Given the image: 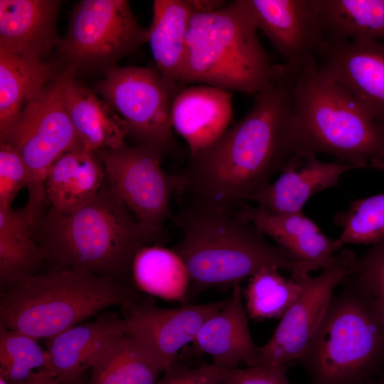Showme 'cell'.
Here are the masks:
<instances>
[{
  "label": "cell",
  "mask_w": 384,
  "mask_h": 384,
  "mask_svg": "<svg viewBox=\"0 0 384 384\" xmlns=\"http://www.w3.org/2000/svg\"><path fill=\"white\" fill-rule=\"evenodd\" d=\"M294 75L284 65H275L247 113L209 146L189 156L178 174L185 201L234 208L271 183L299 151Z\"/></svg>",
  "instance_id": "obj_1"
},
{
  "label": "cell",
  "mask_w": 384,
  "mask_h": 384,
  "mask_svg": "<svg viewBox=\"0 0 384 384\" xmlns=\"http://www.w3.org/2000/svg\"><path fill=\"white\" fill-rule=\"evenodd\" d=\"M175 220L181 238L173 250L183 260L191 280L186 304L206 289L240 284L265 267H277L292 277L319 270L268 242L237 207L184 201Z\"/></svg>",
  "instance_id": "obj_2"
},
{
  "label": "cell",
  "mask_w": 384,
  "mask_h": 384,
  "mask_svg": "<svg viewBox=\"0 0 384 384\" xmlns=\"http://www.w3.org/2000/svg\"><path fill=\"white\" fill-rule=\"evenodd\" d=\"M34 238L53 268L82 270L127 284L136 254L156 243L107 179L80 209L64 213L50 208Z\"/></svg>",
  "instance_id": "obj_3"
},
{
  "label": "cell",
  "mask_w": 384,
  "mask_h": 384,
  "mask_svg": "<svg viewBox=\"0 0 384 384\" xmlns=\"http://www.w3.org/2000/svg\"><path fill=\"white\" fill-rule=\"evenodd\" d=\"M137 294L130 284L82 270L52 268L1 289L0 324L47 339Z\"/></svg>",
  "instance_id": "obj_4"
},
{
  "label": "cell",
  "mask_w": 384,
  "mask_h": 384,
  "mask_svg": "<svg viewBox=\"0 0 384 384\" xmlns=\"http://www.w3.org/2000/svg\"><path fill=\"white\" fill-rule=\"evenodd\" d=\"M292 100L299 151L324 153L359 169L384 164V127L315 61L295 72Z\"/></svg>",
  "instance_id": "obj_5"
},
{
  "label": "cell",
  "mask_w": 384,
  "mask_h": 384,
  "mask_svg": "<svg viewBox=\"0 0 384 384\" xmlns=\"http://www.w3.org/2000/svg\"><path fill=\"white\" fill-rule=\"evenodd\" d=\"M299 360L311 384H365L384 371V319L351 274Z\"/></svg>",
  "instance_id": "obj_6"
},
{
  "label": "cell",
  "mask_w": 384,
  "mask_h": 384,
  "mask_svg": "<svg viewBox=\"0 0 384 384\" xmlns=\"http://www.w3.org/2000/svg\"><path fill=\"white\" fill-rule=\"evenodd\" d=\"M257 31L243 0L213 12H193L181 86L208 85L255 95L270 82L275 68Z\"/></svg>",
  "instance_id": "obj_7"
},
{
  "label": "cell",
  "mask_w": 384,
  "mask_h": 384,
  "mask_svg": "<svg viewBox=\"0 0 384 384\" xmlns=\"http://www.w3.org/2000/svg\"><path fill=\"white\" fill-rule=\"evenodd\" d=\"M106 178L134 215L141 227L154 240L164 239V225L172 216L171 200L179 191L178 174H169L161 167L164 153L144 144L95 152Z\"/></svg>",
  "instance_id": "obj_8"
},
{
  "label": "cell",
  "mask_w": 384,
  "mask_h": 384,
  "mask_svg": "<svg viewBox=\"0 0 384 384\" xmlns=\"http://www.w3.org/2000/svg\"><path fill=\"white\" fill-rule=\"evenodd\" d=\"M147 43L127 0H82L73 8L60 54L75 68L113 64Z\"/></svg>",
  "instance_id": "obj_9"
},
{
  "label": "cell",
  "mask_w": 384,
  "mask_h": 384,
  "mask_svg": "<svg viewBox=\"0 0 384 384\" xmlns=\"http://www.w3.org/2000/svg\"><path fill=\"white\" fill-rule=\"evenodd\" d=\"M97 90L124 121L128 135L139 144L156 147L164 154L174 147V96L158 70L113 66L97 83Z\"/></svg>",
  "instance_id": "obj_10"
},
{
  "label": "cell",
  "mask_w": 384,
  "mask_h": 384,
  "mask_svg": "<svg viewBox=\"0 0 384 384\" xmlns=\"http://www.w3.org/2000/svg\"><path fill=\"white\" fill-rule=\"evenodd\" d=\"M67 68L24 107L1 137L19 153L30 174L28 188H43L47 173L65 153L81 147L68 115L63 96Z\"/></svg>",
  "instance_id": "obj_11"
},
{
  "label": "cell",
  "mask_w": 384,
  "mask_h": 384,
  "mask_svg": "<svg viewBox=\"0 0 384 384\" xmlns=\"http://www.w3.org/2000/svg\"><path fill=\"white\" fill-rule=\"evenodd\" d=\"M356 260L353 252L343 250L319 275L301 277V294L260 347L261 364L290 367L299 361L326 314L335 288L354 272Z\"/></svg>",
  "instance_id": "obj_12"
},
{
  "label": "cell",
  "mask_w": 384,
  "mask_h": 384,
  "mask_svg": "<svg viewBox=\"0 0 384 384\" xmlns=\"http://www.w3.org/2000/svg\"><path fill=\"white\" fill-rule=\"evenodd\" d=\"M226 301L166 309L138 294L122 306V319L126 332L151 353L164 372L176 361L180 350L193 342L203 322Z\"/></svg>",
  "instance_id": "obj_13"
},
{
  "label": "cell",
  "mask_w": 384,
  "mask_h": 384,
  "mask_svg": "<svg viewBox=\"0 0 384 384\" xmlns=\"http://www.w3.org/2000/svg\"><path fill=\"white\" fill-rule=\"evenodd\" d=\"M254 23L294 71L317 61L325 41L313 0H243Z\"/></svg>",
  "instance_id": "obj_14"
},
{
  "label": "cell",
  "mask_w": 384,
  "mask_h": 384,
  "mask_svg": "<svg viewBox=\"0 0 384 384\" xmlns=\"http://www.w3.org/2000/svg\"><path fill=\"white\" fill-rule=\"evenodd\" d=\"M318 58L321 73L343 86L384 127V41L359 38L326 43Z\"/></svg>",
  "instance_id": "obj_15"
},
{
  "label": "cell",
  "mask_w": 384,
  "mask_h": 384,
  "mask_svg": "<svg viewBox=\"0 0 384 384\" xmlns=\"http://www.w3.org/2000/svg\"><path fill=\"white\" fill-rule=\"evenodd\" d=\"M316 154L309 151L296 152L283 166L277 179L250 201L272 213L300 212L314 195L336 186L345 172L359 169L338 161L324 162Z\"/></svg>",
  "instance_id": "obj_16"
},
{
  "label": "cell",
  "mask_w": 384,
  "mask_h": 384,
  "mask_svg": "<svg viewBox=\"0 0 384 384\" xmlns=\"http://www.w3.org/2000/svg\"><path fill=\"white\" fill-rule=\"evenodd\" d=\"M126 333L122 318L103 313L93 321L78 324L46 339V365L60 384L82 379L99 354Z\"/></svg>",
  "instance_id": "obj_17"
},
{
  "label": "cell",
  "mask_w": 384,
  "mask_h": 384,
  "mask_svg": "<svg viewBox=\"0 0 384 384\" xmlns=\"http://www.w3.org/2000/svg\"><path fill=\"white\" fill-rule=\"evenodd\" d=\"M242 289L236 284L223 307L201 326L192 342L194 349L210 356L211 364L222 369L237 368L240 363L260 365V347L252 339Z\"/></svg>",
  "instance_id": "obj_18"
},
{
  "label": "cell",
  "mask_w": 384,
  "mask_h": 384,
  "mask_svg": "<svg viewBox=\"0 0 384 384\" xmlns=\"http://www.w3.org/2000/svg\"><path fill=\"white\" fill-rule=\"evenodd\" d=\"M233 117L231 92L217 87L191 85L182 87L172 100V128L186 142L190 156L220 137Z\"/></svg>",
  "instance_id": "obj_19"
},
{
  "label": "cell",
  "mask_w": 384,
  "mask_h": 384,
  "mask_svg": "<svg viewBox=\"0 0 384 384\" xmlns=\"http://www.w3.org/2000/svg\"><path fill=\"white\" fill-rule=\"evenodd\" d=\"M238 213L293 260L316 265L319 270L329 266L338 250L329 239L302 211L272 213L262 207L242 203Z\"/></svg>",
  "instance_id": "obj_20"
},
{
  "label": "cell",
  "mask_w": 384,
  "mask_h": 384,
  "mask_svg": "<svg viewBox=\"0 0 384 384\" xmlns=\"http://www.w3.org/2000/svg\"><path fill=\"white\" fill-rule=\"evenodd\" d=\"M57 0H0V51L42 59L60 39Z\"/></svg>",
  "instance_id": "obj_21"
},
{
  "label": "cell",
  "mask_w": 384,
  "mask_h": 384,
  "mask_svg": "<svg viewBox=\"0 0 384 384\" xmlns=\"http://www.w3.org/2000/svg\"><path fill=\"white\" fill-rule=\"evenodd\" d=\"M63 87L65 107L81 146L96 152L125 145L124 121L103 99L74 80L76 68H67Z\"/></svg>",
  "instance_id": "obj_22"
},
{
  "label": "cell",
  "mask_w": 384,
  "mask_h": 384,
  "mask_svg": "<svg viewBox=\"0 0 384 384\" xmlns=\"http://www.w3.org/2000/svg\"><path fill=\"white\" fill-rule=\"evenodd\" d=\"M106 179L96 153L76 148L63 154L49 169L43 185L47 203L61 213L75 212L93 200Z\"/></svg>",
  "instance_id": "obj_23"
},
{
  "label": "cell",
  "mask_w": 384,
  "mask_h": 384,
  "mask_svg": "<svg viewBox=\"0 0 384 384\" xmlns=\"http://www.w3.org/2000/svg\"><path fill=\"white\" fill-rule=\"evenodd\" d=\"M193 11L187 0H154L147 43L157 70L174 97L181 90L186 38Z\"/></svg>",
  "instance_id": "obj_24"
},
{
  "label": "cell",
  "mask_w": 384,
  "mask_h": 384,
  "mask_svg": "<svg viewBox=\"0 0 384 384\" xmlns=\"http://www.w3.org/2000/svg\"><path fill=\"white\" fill-rule=\"evenodd\" d=\"M38 225L36 213L27 207L0 209L1 289L36 274L45 260L34 238Z\"/></svg>",
  "instance_id": "obj_25"
},
{
  "label": "cell",
  "mask_w": 384,
  "mask_h": 384,
  "mask_svg": "<svg viewBox=\"0 0 384 384\" xmlns=\"http://www.w3.org/2000/svg\"><path fill=\"white\" fill-rule=\"evenodd\" d=\"M55 76L42 59L0 51V137Z\"/></svg>",
  "instance_id": "obj_26"
},
{
  "label": "cell",
  "mask_w": 384,
  "mask_h": 384,
  "mask_svg": "<svg viewBox=\"0 0 384 384\" xmlns=\"http://www.w3.org/2000/svg\"><path fill=\"white\" fill-rule=\"evenodd\" d=\"M326 43L384 41V0H313Z\"/></svg>",
  "instance_id": "obj_27"
},
{
  "label": "cell",
  "mask_w": 384,
  "mask_h": 384,
  "mask_svg": "<svg viewBox=\"0 0 384 384\" xmlns=\"http://www.w3.org/2000/svg\"><path fill=\"white\" fill-rule=\"evenodd\" d=\"M132 279L140 291L186 304L190 275L183 260L173 249L158 245L142 247L134 258Z\"/></svg>",
  "instance_id": "obj_28"
},
{
  "label": "cell",
  "mask_w": 384,
  "mask_h": 384,
  "mask_svg": "<svg viewBox=\"0 0 384 384\" xmlns=\"http://www.w3.org/2000/svg\"><path fill=\"white\" fill-rule=\"evenodd\" d=\"M90 369L85 384H156L162 372L151 353L127 332L99 354Z\"/></svg>",
  "instance_id": "obj_29"
},
{
  "label": "cell",
  "mask_w": 384,
  "mask_h": 384,
  "mask_svg": "<svg viewBox=\"0 0 384 384\" xmlns=\"http://www.w3.org/2000/svg\"><path fill=\"white\" fill-rule=\"evenodd\" d=\"M301 277L287 279L277 267L263 268L250 277L242 292L248 317L255 321L281 319L302 291Z\"/></svg>",
  "instance_id": "obj_30"
},
{
  "label": "cell",
  "mask_w": 384,
  "mask_h": 384,
  "mask_svg": "<svg viewBox=\"0 0 384 384\" xmlns=\"http://www.w3.org/2000/svg\"><path fill=\"white\" fill-rule=\"evenodd\" d=\"M334 223L342 232L334 240L337 250L348 244L377 245L384 241V192L352 201Z\"/></svg>",
  "instance_id": "obj_31"
},
{
  "label": "cell",
  "mask_w": 384,
  "mask_h": 384,
  "mask_svg": "<svg viewBox=\"0 0 384 384\" xmlns=\"http://www.w3.org/2000/svg\"><path fill=\"white\" fill-rule=\"evenodd\" d=\"M47 356L38 339L0 324V378L19 384L36 368H45Z\"/></svg>",
  "instance_id": "obj_32"
},
{
  "label": "cell",
  "mask_w": 384,
  "mask_h": 384,
  "mask_svg": "<svg viewBox=\"0 0 384 384\" xmlns=\"http://www.w3.org/2000/svg\"><path fill=\"white\" fill-rule=\"evenodd\" d=\"M30 184V174L16 149L0 142V208L11 206L17 193Z\"/></svg>",
  "instance_id": "obj_33"
},
{
  "label": "cell",
  "mask_w": 384,
  "mask_h": 384,
  "mask_svg": "<svg viewBox=\"0 0 384 384\" xmlns=\"http://www.w3.org/2000/svg\"><path fill=\"white\" fill-rule=\"evenodd\" d=\"M353 274L369 294L384 319V241L357 258Z\"/></svg>",
  "instance_id": "obj_34"
},
{
  "label": "cell",
  "mask_w": 384,
  "mask_h": 384,
  "mask_svg": "<svg viewBox=\"0 0 384 384\" xmlns=\"http://www.w3.org/2000/svg\"><path fill=\"white\" fill-rule=\"evenodd\" d=\"M289 367L262 363L246 368L221 369L222 384H291L286 377Z\"/></svg>",
  "instance_id": "obj_35"
},
{
  "label": "cell",
  "mask_w": 384,
  "mask_h": 384,
  "mask_svg": "<svg viewBox=\"0 0 384 384\" xmlns=\"http://www.w3.org/2000/svg\"><path fill=\"white\" fill-rule=\"evenodd\" d=\"M156 384H222L221 369L212 364L190 368L176 361Z\"/></svg>",
  "instance_id": "obj_36"
},
{
  "label": "cell",
  "mask_w": 384,
  "mask_h": 384,
  "mask_svg": "<svg viewBox=\"0 0 384 384\" xmlns=\"http://www.w3.org/2000/svg\"><path fill=\"white\" fill-rule=\"evenodd\" d=\"M194 13H210L226 6L230 1L222 0H187Z\"/></svg>",
  "instance_id": "obj_37"
},
{
  "label": "cell",
  "mask_w": 384,
  "mask_h": 384,
  "mask_svg": "<svg viewBox=\"0 0 384 384\" xmlns=\"http://www.w3.org/2000/svg\"><path fill=\"white\" fill-rule=\"evenodd\" d=\"M19 384H60L58 378L46 368L33 372Z\"/></svg>",
  "instance_id": "obj_38"
},
{
  "label": "cell",
  "mask_w": 384,
  "mask_h": 384,
  "mask_svg": "<svg viewBox=\"0 0 384 384\" xmlns=\"http://www.w3.org/2000/svg\"><path fill=\"white\" fill-rule=\"evenodd\" d=\"M365 384H384V371L371 378Z\"/></svg>",
  "instance_id": "obj_39"
},
{
  "label": "cell",
  "mask_w": 384,
  "mask_h": 384,
  "mask_svg": "<svg viewBox=\"0 0 384 384\" xmlns=\"http://www.w3.org/2000/svg\"><path fill=\"white\" fill-rule=\"evenodd\" d=\"M371 168L384 171V164H380L373 166Z\"/></svg>",
  "instance_id": "obj_40"
},
{
  "label": "cell",
  "mask_w": 384,
  "mask_h": 384,
  "mask_svg": "<svg viewBox=\"0 0 384 384\" xmlns=\"http://www.w3.org/2000/svg\"><path fill=\"white\" fill-rule=\"evenodd\" d=\"M0 384H9L6 381H5L4 379L0 378Z\"/></svg>",
  "instance_id": "obj_41"
},
{
  "label": "cell",
  "mask_w": 384,
  "mask_h": 384,
  "mask_svg": "<svg viewBox=\"0 0 384 384\" xmlns=\"http://www.w3.org/2000/svg\"><path fill=\"white\" fill-rule=\"evenodd\" d=\"M74 384H85V383L82 382V380L78 381L77 383H74Z\"/></svg>",
  "instance_id": "obj_42"
}]
</instances>
